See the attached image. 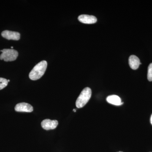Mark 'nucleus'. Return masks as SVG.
Returning <instances> with one entry per match:
<instances>
[{
	"instance_id": "obj_1",
	"label": "nucleus",
	"mask_w": 152,
	"mask_h": 152,
	"mask_svg": "<svg viewBox=\"0 0 152 152\" xmlns=\"http://www.w3.org/2000/svg\"><path fill=\"white\" fill-rule=\"evenodd\" d=\"M48 63L42 61L36 65L30 72L29 77L31 80H37L42 77L46 70Z\"/></svg>"
},
{
	"instance_id": "obj_6",
	"label": "nucleus",
	"mask_w": 152,
	"mask_h": 152,
	"mask_svg": "<svg viewBox=\"0 0 152 152\" xmlns=\"http://www.w3.org/2000/svg\"><path fill=\"white\" fill-rule=\"evenodd\" d=\"M15 110L18 112L31 113L33 112V107L30 104L26 103H20L17 104L15 108Z\"/></svg>"
},
{
	"instance_id": "obj_8",
	"label": "nucleus",
	"mask_w": 152,
	"mask_h": 152,
	"mask_svg": "<svg viewBox=\"0 0 152 152\" xmlns=\"http://www.w3.org/2000/svg\"><path fill=\"white\" fill-rule=\"evenodd\" d=\"M129 64L130 66L133 70H136L139 68L141 63L140 59L134 55H132L129 58Z\"/></svg>"
},
{
	"instance_id": "obj_3",
	"label": "nucleus",
	"mask_w": 152,
	"mask_h": 152,
	"mask_svg": "<svg viewBox=\"0 0 152 152\" xmlns=\"http://www.w3.org/2000/svg\"><path fill=\"white\" fill-rule=\"evenodd\" d=\"M0 51L2 52L0 55V60H4L6 62L15 61L18 56V52L14 49H4Z\"/></svg>"
},
{
	"instance_id": "obj_14",
	"label": "nucleus",
	"mask_w": 152,
	"mask_h": 152,
	"mask_svg": "<svg viewBox=\"0 0 152 152\" xmlns=\"http://www.w3.org/2000/svg\"><path fill=\"white\" fill-rule=\"evenodd\" d=\"M13 48H13V47H11V49H13Z\"/></svg>"
},
{
	"instance_id": "obj_12",
	"label": "nucleus",
	"mask_w": 152,
	"mask_h": 152,
	"mask_svg": "<svg viewBox=\"0 0 152 152\" xmlns=\"http://www.w3.org/2000/svg\"><path fill=\"white\" fill-rule=\"evenodd\" d=\"M151 124L152 125V115L151 116Z\"/></svg>"
},
{
	"instance_id": "obj_9",
	"label": "nucleus",
	"mask_w": 152,
	"mask_h": 152,
	"mask_svg": "<svg viewBox=\"0 0 152 152\" xmlns=\"http://www.w3.org/2000/svg\"><path fill=\"white\" fill-rule=\"evenodd\" d=\"M107 101L109 103L115 106L122 105L124 102H122L121 98L117 95H111L107 98Z\"/></svg>"
},
{
	"instance_id": "obj_4",
	"label": "nucleus",
	"mask_w": 152,
	"mask_h": 152,
	"mask_svg": "<svg viewBox=\"0 0 152 152\" xmlns=\"http://www.w3.org/2000/svg\"><path fill=\"white\" fill-rule=\"evenodd\" d=\"M58 122L57 120L45 119L41 123V126L44 129L46 130L54 129L58 126Z\"/></svg>"
},
{
	"instance_id": "obj_16",
	"label": "nucleus",
	"mask_w": 152,
	"mask_h": 152,
	"mask_svg": "<svg viewBox=\"0 0 152 152\" xmlns=\"http://www.w3.org/2000/svg\"><path fill=\"white\" fill-rule=\"evenodd\" d=\"M123 152L120 151V152Z\"/></svg>"
},
{
	"instance_id": "obj_13",
	"label": "nucleus",
	"mask_w": 152,
	"mask_h": 152,
	"mask_svg": "<svg viewBox=\"0 0 152 152\" xmlns=\"http://www.w3.org/2000/svg\"><path fill=\"white\" fill-rule=\"evenodd\" d=\"M73 111L75 112H76V109H74Z\"/></svg>"
},
{
	"instance_id": "obj_10",
	"label": "nucleus",
	"mask_w": 152,
	"mask_h": 152,
	"mask_svg": "<svg viewBox=\"0 0 152 152\" xmlns=\"http://www.w3.org/2000/svg\"><path fill=\"white\" fill-rule=\"evenodd\" d=\"M8 84V82L7 79L0 77V90L3 89L7 87Z\"/></svg>"
},
{
	"instance_id": "obj_15",
	"label": "nucleus",
	"mask_w": 152,
	"mask_h": 152,
	"mask_svg": "<svg viewBox=\"0 0 152 152\" xmlns=\"http://www.w3.org/2000/svg\"><path fill=\"white\" fill-rule=\"evenodd\" d=\"M7 81H8V82H10V80H7Z\"/></svg>"
},
{
	"instance_id": "obj_11",
	"label": "nucleus",
	"mask_w": 152,
	"mask_h": 152,
	"mask_svg": "<svg viewBox=\"0 0 152 152\" xmlns=\"http://www.w3.org/2000/svg\"><path fill=\"white\" fill-rule=\"evenodd\" d=\"M148 79L149 81H152V63L150 64L148 68Z\"/></svg>"
},
{
	"instance_id": "obj_5",
	"label": "nucleus",
	"mask_w": 152,
	"mask_h": 152,
	"mask_svg": "<svg viewBox=\"0 0 152 152\" xmlns=\"http://www.w3.org/2000/svg\"><path fill=\"white\" fill-rule=\"evenodd\" d=\"M1 36L7 39L13 40H19L20 38V34L19 32L12 31L8 30L3 31L1 33Z\"/></svg>"
},
{
	"instance_id": "obj_2",
	"label": "nucleus",
	"mask_w": 152,
	"mask_h": 152,
	"mask_svg": "<svg viewBox=\"0 0 152 152\" xmlns=\"http://www.w3.org/2000/svg\"><path fill=\"white\" fill-rule=\"evenodd\" d=\"M91 95V90L90 88L87 87L84 89L76 101V107L78 108L83 107L89 100Z\"/></svg>"
},
{
	"instance_id": "obj_7",
	"label": "nucleus",
	"mask_w": 152,
	"mask_h": 152,
	"mask_svg": "<svg viewBox=\"0 0 152 152\" xmlns=\"http://www.w3.org/2000/svg\"><path fill=\"white\" fill-rule=\"evenodd\" d=\"M78 19L81 23L88 24L95 23L97 22V18L96 17L89 15H80L78 17Z\"/></svg>"
}]
</instances>
